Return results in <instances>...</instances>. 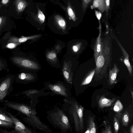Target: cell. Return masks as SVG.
<instances>
[{
  "mask_svg": "<svg viewBox=\"0 0 133 133\" xmlns=\"http://www.w3.org/2000/svg\"><path fill=\"white\" fill-rule=\"evenodd\" d=\"M81 43H78L73 45L72 49L73 51L75 53H77L80 50L81 47Z\"/></svg>",
  "mask_w": 133,
  "mask_h": 133,
  "instance_id": "cell-32",
  "label": "cell"
},
{
  "mask_svg": "<svg viewBox=\"0 0 133 133\" xmlns=\"http://www.w3.org/2000/svg\"><path fill=\"white\" fill-rule=\"evenodd\" d=\"M37 15L34 14L33 18L40 24H41L44 23L45 17L43 12L41 11L37 6Z\"/></svg>",
  "mask_w": 133,
  "mask_h": 133,
  "instance_id": "cell-19",
  "label": "cell"
},
{
  "mask_svg": "<svg viewBox=\"0 0 133 133\" xmlns=\"http://www.w3.org/2000/svg\"><path fill=\"white\" fill-rule=\"evenodd\" d=\"M61 47L60 45H57L56 46L55 49L58 51H59L61 49Z\"/></svg>",
  "mask_w": 133,
  "mask_h": 133,
  "instance_id": "cell-37",
  "label": "cell"
},
{
  "mask_svg": "<svg viewBox=\"0 0 133 133\" xmlns=\"http://www.w3.org/2000/svg\"><path fill=\"white\" fill-rule=\"evenodd\" d=\"M120 113H118L113 119V124L114 129L115 132L116 133H117L119 130L120 128V124L119 122V118L121 116Z\"/></svg>",
  "mask_w": 133,
  "mask_h": 133,
  "instance_id": "cell-24",
  "label": "cell"
},
{
  "mask_svg": "<svg viewBox=\"0 0 133 133\" xmlns=\"http://www.w3.org/2000/svg\"><path fill=\"white\" fill-rule=\"evenodd\" d=\"M8 113L15 125L14 129L11 131V133H32L33 132L32 130L23 124L11 113L9 112Z\"/></svg>",
  "mask_w": 133,
  "mask_h": 133,
  "instance_id": "cell-7",
  "label": "cell"
},
{
  "mask_svg": "<svg viewBox=\"0 0 133 133\" xmlns=\"http://www.w3.org/2000/svg\"><path fill=\"white\" fill-rule=\"evenodd\" d=\"M93 6L96 8L102 13L105 9V0H94Z\"/></svg>",
  "mask_w": 133,
  "mask_h": 133,
  "instance_id": "cell-20",
  "label": "cell"
},
{
  "mask_svg": "<svg viewBox=\"0 0 133 133\" xmlns=\"http://www.w3.org/2000/svg\"><path fill=\"white\" fill-rule=\"evenodd\" d=\"M130 131L131 133H133V125H132L130 129Z\"/></svg>",
  "mask_w": 133,
  "mask_h": 133,
  "instance_id": "cell-38",
  "label": "cell"
},
{
  "mask_svg": "<svg viewBox=\"0 0 133 133\" xmlns=\"http://www.w3.org/2000/svg\"><path fill=\"white\" fill-rule=\"evenodd\" d=\"M95 14L97 18L99 20L101 16V14L98 11H95Z\"/></svg>",
  "mask_w": 133,
  "mask_h": 133,
  "instance_id": "cell-36",
  "label": "cell"
},
{
  "mask_svg": "<svg viewBox=\"0 0 133 133\" xmlns=\"http://www.w3.org/2000/svg\"><path fill=\"white\" fill-rule=\"evenodd\" d=\"M9 2V0H1V3L3 5H6Z\"/></svg>",
  "mask_w": 133,
  "mask_h": 133,
  "instance_id": "cell-35",
  "label": "cell"
},
{
  "mask_svg": "<svg viewBox=\"0 0 133 133\" xmlns=\"http://www.w3.org/2000/svg\"><path fill=\"white\" fill-rule=\"evenodd\" d=\"M66 11L69 19L75 22L76 19V16L70 3L69 1L68 2Z\"/></svg>",
  "mask_w": 133,
  "mask_h": 133,
  "instance_id": "cell-23",
  "label": "cell"
},
{
  "mask_svg": "<svg viewBox=\"0 0 133 133\" xmlns=\"http://www.w3.org/2000/svg\"><path fill=\"white\" fill-rule=\"evenodd\" d=\"M105 12L107 15H108V13L109 9L110 7V0H105Z\"/></svg>",
  "mask_w": 133,
  "mask_h": 133,
  "instance_id": "cell-34",
  "label": "cell"
},
{
  "mask_svg": "<svg viewBox=\"0 0 133 133\" xmlns=\"http://www.w3.org/2000/svg\"><path fill=\"white\" fill-rule=\"evenodd\" d=\"M109 69L108 83L111 85L117 83L116 78L119 69L115 63L114 64L112 68L110 67Z\"/></svg>",
  "mask_w": 133,
  "mask_h": 133,
  "instance_id": "cell-12",
  "label": "cell"
},
{
  "mask_svg": "<svg viewBox=\"0 0 133 133\" xmlns=\"http://www.w3.org/2000/svg\"><path fill=\"white\" fill-rule=\"evenodd\" d=\"M6 107H0V119L13 122L12 118L8 114V112L6 110Z\"/></svg>",
  "mask_w": 133,
  "mask_h": 133,
  "instance_id": "cell-16",
  "label": "cell"
},
{
  "mask_svg": "<svg viewBox=\"0 0 133 133\" xmlns=\"http://www.w3.org/2000/svg\"><path fill=\"white\" fill-rule=\"evenodd\" d=\"M113 35L112 36L113 38H115V40L117 41V43L118 44V45H119L122 51V52L124 56V59L123 60V62L124 64H127L130 63V62L129 59V56L127 53V52L126 51L124 48L122 46V45L117 39L116 37L114 36L113 34H112Z\"/></svg>",
  "mask_w": 133,
  "mask_h": 133,
  "instance_id": "cell-22",
  "label": "cell"
},
{
  "mask_svg": "<svg viewBox=\"0 0 133 133\" xmlns=\"http://www.w3.org/2000/svg\"><path fill=\"white\" fill-rule=\"evenodd\" d=\"M91 0H82V10L85 12L88 5L91 2Z\"/></svg>",
  "mask_w": 133,
  "mask_h": 133,
  "instance_id": "cell-31",
  "label": "cell"
},
{
  "mask_svg": "<svg viewBox=\"0 0 133 133\" xmlns=\"http://www.w3.org/2000/svg\"><path fill=\"white\" fill-rule=\"evenodd\" d=\"M14 3L16 10L18 13L23 11L29 4L25 0H15Z\"/></svg>",
  "mask_w": 133,
  "mask_h": 133,
  "instance_id": "cell-15",
  "label": "cell"
},
{
  "mask_svg": "<svg viewBox=\"0 0 133 133\" xmlns=\"http://www.w3.org/2000/svg\"><path fill=\"white\" fill-rule=\"evenodd\" d=\"M69 112L74 120L76 131H82L83 129L84 108L76 101H69Z\"/></svg>",
  "mask_w": 133,
  "mask_h": 133,
  "instance_id": "cell-3",
  "label": "cell"
},
{
  "mask_svg": "<svg viewBox=\"0 0 133 133\" xmlns=\"http://www.w3.org/2000/svg\"><path fill=\"white\" fill-rule=\"evenodd\" d=\"M8 69V65L6 61L0 56V71L6 70Z\"/></svg>",
  "mask_w": 133,
  "mask_h": 133,
  "instance_id": "cell-30",
  "label": "cell"
},
{
  "mask_svg": "<svg viewBox=\"0 0 133 133\" xmlns=\"http://www.w3.org/2000/svg\"><path fill=\"white\" fill-rule=\"evenodd\" d=\"M102 45L101 28V26H99V34L98 36L95 41L93 47L94 58L95 62L101 52L102 49Z\"/></svg>",
  "mask_w": 133,
  "mask_h": 133,
  "instance_id": "cell-10",
  "label": "cell"
},
{
  "mask_svg": "<svg viewBox=\"0 0 133 133\" xmlns=\"http://www.w3.org/2000/svg\"><path fill=\"white\" fill-rule=\"evenodd\" d=\"M40 91L35 89H30L23 91L21 92V94L27 96H32L33 94L38 93Z\"/></svg>",
  "mask_w": 133,
  "mask_h": 133,
  "instance_id": "cell-28",
  "label": "cell"
},
{
  "mask_svg": "<svg viewBox=\"0 0 133 133\" xmlns=\"http://www.w3.org/2000/svg\"><path fill=\"white\" fill-rule=\"evenodd\" d=\"M0 39V43L2 47L9 43L17 44L18 45L29 39H33L39 38L41 36V34L28 36H23L18 37L11 34L10 31L7 32Z\"/></svg>",
  "mask_w": 133,
  "mask_h": 133,
  "instance_id": "cell-5",
  "label": "cell"
},
{
  "mask_svg": "<svg viewBox=\"0 0 133 133\" xmlns=\"http://www.w3.org/2000/svg\"><path fill=\"white\" fill-rule=\"evenodd\" d=\"M15 125L14 123L0 119V127L5 128H14Z\"/></svg>",
  "mask_w": 133,
  "mask_h": 133,
  "instance_id": "cell-25",
  "label": "cell"
},
{
  "mask_svg": "<svg viewBox=\"0 0 133 133\" xmlns=\"http://www.w3.org/2000/svg\"><path fill=\"white\" fill-rule=\"evenodd\" d=\"M48 87L50 89L56 94L65 97L68 96L67 89L65 86L61 83L49 84L48 85Z\"/></svg>",
  "mask_w": 133,
  "mask_h": 133,
  "instance_id": "cell-9",
  "label": "cell"
},
{
  "mask_svg": "<svg viewBox=\"0 0 133 133\" xmlns=\"http://www.w3.org/2000/svg\"><path fill=\"white\" fill-rule=\"evenodd\" d=\"M95 72V68L91 70L84 78L81 83V85H84L89 84L94 75Z\"/></svg>",
  "mask_w": 133,
  "mask_h": 133,
  "instance_id": "cell-17",
  "label": "cell"
},
{
  "mask_svg": "<svg viewBox=\"0 0 133 133\" xmlns=\"http://www.w3.org/2000/svg\"><path fill=\"white\" fill-rule=\"evenodd\" d=\"M130 91L131 93V97L132 99H133V91L131 90L130 89Z\"/></svg>",
  "mask_w": 133,
  "mask_h": 133,
  "instance_id": "cell-39",
  "label": "cell"
},
{
  "mask_svg": "<svg viewBox=\"0 0 133 133\" xmlns=\"http://www.w3.org/2000/svg\"><path fill=\"white\" fill-rule=\"evenodd\" d=\"M46 57L50 61H55L57 58V54L54 51H50L47 54Z\"/></svg>",
  "mask_w": 133,
  "mask_h": 133,
  "instance_id": "cell-29",
  "label": "cell"
},
{
  "mask_svg": "<svg viewBox=\"0 0 133 133\" xmlns=\"http://www.w3.org/2000/svg\"><path fill=\"white\" fill-rule=\"evenodd\" d=\"M10 60L13 64L20 68L34 70H37L39 68L36 62L18 55L10 57Z\"/></svg>",
  "mask_w": 133,
  "mask_h": 133,
  "instance_id": "cell-6",
  "label": "cell"
},
{
  "mask_svg": "<svg viewBox=\"0 0 133 133\" xmlns=\"http://www.w3.org/2000/svg\"><path fill=\"white\" fill-rule=\"evenodd\" d=\"M102 47L101 52L95 62L94 79L100 81L106 76L109 68L111 66L112 56L111 36L109 32L102 37Z\"/></svg>",
  "mask_w": 133,
  "mask_h": 133,
  "instance_id": "cell-1",
  "label": "cell"
},
{
  "mask_svg": "<svg viewBox=\"0 0 133 133\" xmlns=\"http://www.w3.org/2000/svg\"><path fill=\"white\" fill-rule=\"evenodd\" d=\"M102 133H112L110 125H106L104 129L103 130Z\"/></svg>",
  "mask_w": 133,
  "mask_h": 133,
  "instance_id": "cell-33",
  "label": "cell"
},
{
  "mask_svg": "<svg viewBox=\"0 0 133 133\" xmlns=\"http://www.w3.org/2000/svg\"><path fill=\"white\" fill-rule=\"evenodd\" d=\"M2 6V5L0 4V8H1Z\"/></svg>",
  "mask_w": 133,
  "mask_h": 133,
  "instance_id": "cell-40",
  "label": "cell"
},
{
  "mask_svg": "<svg viewBox=\"0 0 133 133\" xmlns=\"http://www.w3.org/2000/svg\"><path fill=\"white\" fill-rule=\"evenodd\" d=\"M123 105L119 100H117L115 103L113 107V110L115 112L119 113L123 109Z\"/></svg>",
  "mask_w": 133,
  "mask_h": 133,
  "instance_id": "cell-27",
  "label": "cell"
},
{
  "mask_svg": "<svg viewBox=\"0 0 133 133\" xmlns=\"http://www.w3.org/2000/svg\"><path fill=\"white\" fill-rule=\"evenodd\" d=\"M49 116L51 122L62 131H68L71 129L68 118L61 110L57 108L50 113Z\"/></svg>",
  "mask_w": 133,
  "mask_h": 133,
  "instance_id": "cell-2",
  "label": "cell"
},
{
  "mask_svg": "<svg viewBox=\"0 0 133 133\" xmlns=\"http://www.w3.org/2000/svg\"><path fill=\"white\" fill-rule=\"evenodd\" d=\"M54 22L59 28L64 31L66 29V23L64 18L61 16L56 15L54 17Z\"/></svg>",
  "mask_w": 133,
  "mask_h": 133,
  "instance_id": "cell-14",
  "label": "cell"
},
{
  "mask_svg": "<svg viewBox=\"0 0 133 133\" xmlns=\"http://www.w3.org/2000/svg\"><path fill=\"white\" fill-rule=\"evenodd\" d=\"M15 76L9 74L0 78V103L4 102L12 91Z\"/></svg>",
  "mask_w": 133,
  "mask_h": 133,
  "instance_id": "cell-4",
  "label": "cell"
},
{
  "mask_svg": "<svg viewBox=\"0 0 133 133\" xmlns=\"http://www.w3.org/2000/svg\"><path fill=\"white\" fill-rule=\"evenodd\" d=\"M122 121L123 125L124 127L127 126L129 120V115L128 112L126 111L122 116Z\"/></svg>",
  "mask_w": 133,
  "mask_h": 133,
  "instance_id": "cell-26",
  "label": "cell"
},
{
  "mask_svg": "<svg viewBox=\"0 0 133 133\" xmlns=\"http://www.w3.org/2000/svg\"><path fill=\"white\" fill-rule=\"evenodd\" d=\"M87 129L90 130V133H96V130L94 118L93 116H89L88 120Z\"/></svg>",
  "mask_w": 133,
  "mask_h": 133,
  "instance_id": "cell-18",
  "label": "cell"
},
{
  "mask_svg": "<svg viewBox=\"0 0 133 133\" xmlns=\"http://www.w3.org/2000/svg\"><path fill=\"white\" fill-rule=\"evenodd\" d=\"M70 62H64L63 68V72L64 76L67 82L69 83H72V74Z\"/></svg>",
  "mask_w": 133,
  "mask_h": 133,
  "instance_id": "cell-11",
  "label": "cell"
},
{
  "mask_svg": "<svg viewBox=\"0 0 133 133\" xmlns=\"http://www.w3.org/2000/svg\"><path fill=\"white\" fill-rule=\"evenodd\" d=\"M35 77L32 74L22 72L15 76V81L17 83L26 84L34 79Z\"/></svg>",
  "mask_w": 133,
  "mask_h": 133,
  "instance_id": "cell-8",
  "label": "cell"
},
{
  "mask_svg": "<svg viewBox=\"0 0 133 133\" xmlns=\"http://www.w3.org/2000/svg\"><path fill=\"white\" fill-rule=\"evenodd\" d=\"M116 98L115 97L110 99L107 98L104 96H101L98 102L99 107L101 108L111 106L115 101Z\"/></svg>",
  "mask_w": 133,
  "mask_h": 133,
  "instance_id": "cell-13",
  "label": "cell"
},
{
  "mask_svg": "<svg viewBox=\"0 0 133 133\" xmlns=\"http://www.w3.org/2000/svg\"><path fill=\"white\" fill-rule=\"evenodd\" d=\"M7 22V18L6 16L0 17V35L4 32L9 31L6 27Z\"/></svg>",
  "mask_w": 133,
  "mask_h": 133,
  "instance_id": "cell-21",
  "label": "cell"
}]
</instances>
